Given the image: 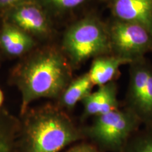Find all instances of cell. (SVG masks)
Here are the masks:
<instances>
[{"instance_id":"obj_12","label":"cell","mask_w":152,"mask_h":152,"mask_svg":"<svg viewBox=\"0 0 152 152\" xmlns=\"http://www.w3.org/2000/svg\"><path fill=\"white\" fill-rule=\"evenodd\" d=\"M94 87L88 73L73 79L58 98V106L69 111L73 109L76 104L92 92Z\"/></svg>"},{"instance_id":"obj_7","label":"cell","mask_w":152,"mask_h":152,"mask_svg":"<svg viewBox=\"0 0 152 152\" xmlns=\"http://www.w3.org/2000/svg\"><path fill=\"white\" fill-rule=\"evenodd\" d=\"M5 20L33 37H48L52 33L50 15L36 0H30L3 13Z\"/></svg>"},{"instance_id":"obj_18","label":"cell","mask_w":152,"mask_h":152,"mask_svg":"<svg viewBox=\"0 0 152 152\" xmlns=\"http://www.w3.org/2000/svg\"><path fill=\"white\" fill-rule=\"evenodd\" d=\"M3 102H4V94L2 91H1V89H0V107H1Z\"/></svg>"},{"instance_id":"obj_4","label":"cell","mask_w":152,"mask_h":152,"mask_svg":"<svg viewBox=\"0 0 152 152\" xmlns=\"http://www.w3.org/2000/svg\"><path fill=\"white\" fill-rule=\"evenodd\" d=\"M142 125L139 118L125 106L94 118L90 126L83 129L85 138L101 152H121L134 133Z\"/></svg>"},{"instance_id":"obj_11","label":"cell","mask_w":152,"mask_h":152,"mask_svg":"<svg viewBox=\"0 0 152 152\" xmlns=\"http://www.w3.org/2000/svg\"><path fill=\"white\" fill-rule=\"evenodd\" d=\"M131 61L113 54L100 56L93 58L90 71V80L94 86H102L115 81L121 66L130 64Z\"/></svg>"},{"instance_id":"obj_19","label":"cell","mask_w":152,"mask_h":152,"mask_svg":"<svg viewBox=\"0 0 152 152\" xmlns=\"http://www.w3.org/2000/svg\"><path fill=\"white\" fill-rule=\"evenodd\" d=\"M108 1H109V0H108Z\"/></svg>"},{"instance_id":"obj_15","label":"cell","mask_w":152,"mask_h":152,"mask_svg":"<svg viewBox=\"0 0 152 152\" xmlns=\"http://www.w3.org/2000/svg\"><path fill=\"white\" fill-rule=\"evenodd\" d=\"M5 117L0 116V152H13L12 140Z\"/></svg>"},{"instance_id":"obj_6","label":"cell","mask_w":152,"mask_h":152,"mask_svg":"<svg viewBox=\"0 0 152 152\" xmlns=\"http://www.w3.org/2000/svg\"><path fill=\"white\" fill-rule=\"evenodd\" d=\"M107 24L111 54L133 61L152 52V34L146 28L113 18Z\"/></svg>"},{"instance_id":"obj_3","label":"cell","mask_w":152,"mask_h":152,"mask_svg":"<svg viewBox=\"0 0 152 152\" xmlns=\"http://www.w3.org/2000/svg\"><path fill=\"white\" fill-rule=\"evenodd\" d=\"M61 49L73 69L90 58L111 54L107 21L93 13L82 17L65 30Z\"/></svg>"},{"instance_id":"obj_17","label":"cell","mask_w":152,"mask_h":152,"mask_svg":"<svg viewBox=\"0 0 152 152\" xmlns=\"http://www.w3.org/2000/svg\"><path fill=\"white\" fill-rule=\"evenodd\" d=\"M30 0H0V12H5L13 7Z\"/></svg>"},{"instance_id":"obj_8","label":"cell","mask_w":152,"mask_h":152,"mask_svg":"<svg viewBox=\"0 0 152 152\" xmlns=\"http://www.w3.org/2000/svg\"><path fill=\"white\" fill-rule=\"evenodd\" d=\"M112 18L137 24L152 34V0H109Z\"/></svg>"},{"instance_id":"obj_13","label":"cell","mask_w":152,"mask_h":152,"mask_svg":"<svg viewBox=\"0 0 152 152\" xmlns=\"http://www.w3.org/2000/svg\"><path fill=\"white\" fill-rule=\"evenodd\" d=\"M50 15L62 16L82 8L90 0H36Z\"/></svg>"},{"instance_id":"obj_5","label":"cell","mask_w":152,"mask_h":152,"mask_svg":"<svg viewBox=\"0 0 152 152\" xmlns=\"http://www.w3.org/2000/svg\"><path fill=\"white\" fill-rule=\"evenodd\" d=\"M124 106L139 118L142 125L152 128V65L145 57L133 61Z\"/></svg>"},{"instance_id":"obj_9","label":"cell","mask_w":152,"mask_h":152,"mask_svg":"<svg viewBox=\"0 0 152 152\" xmlns=\"http://www.w3.org/2000/svg\"><path fill=\"white\" fill-rule=\"evenodd\" d=\"M118 87L115 81L98 87L82 101L83 104V118L96 117L121 107L118 99Z\"/></svg>"},{"instance_id":"obj_14","label":"cell","mask_w":152,"mask_h":152,"mask_svg":"<svg viewBox=\"0 0 152 152\" xmlns=\"http://www.w3.org/2000/svg\"><path fill=\"white\" fill-rule=\"evenodd\" d=\"M121 152H152V128H140L131 136Z\"/></svg>"},{"instance_id":"obj_10","label":"cell","mask_w":152,"mask_h":152,"mask_svg":"<svg viewBox=\"0 0 152 152\" xmlns=\"http://www.w3.org/2000/svg\"><path fill=\"white\" fill-rule=\"evenodd\" d=\"M36 46L33 36L8 21L4 22L0 30V47L11 56L28 54Z\"/></svg>"},{"instance_id":"obj_2","label":"cell","mask_w":152,"mask_h":152,"mask_svg":"<svg viewBox=\"0 0 152 152\" xmlns=\"http://www.w3.org/2000/svg\"><path fill=\"white\" fill-rule=\"evenodd\" d=\"M26 152H60L85 138L59 106L48 105L34 110L26 121Z\"/></svg>"},{"instance_id":"obj_16","label":"cell","mask_w":152,"mask_h":152,"mask_svg":"<svg viewBox=\"0 0 152 152\" xmlns=\"http://www.w3.org/2000/svg\"><path fill=\"white\" fill-rule=\"evenodd\" d=\"M66 152H101L91 142H81L70 148Z\"/></svg>"},{"instance_id":"obj_1","label":"cell","mask_w":152,"mask_h":152,"mask_svg":"<svg viewBox=\"0 0 152 152\" xmlns=\"http://www.w3.org/2000/svg\"><path fill=\"white\" fill-rule=\"evenodd\" d=\"M73 68L61 49L47 45L33 49L19 62L11 78L21 94L20 113L34 101L58 99L73 80Z\"/></svg>"}]
</instances>
